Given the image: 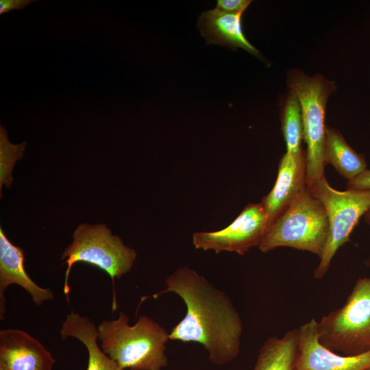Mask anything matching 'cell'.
<instances>
[{
	"mask_svg": "<svg viewBox=\"0 0 370 370\" xmlns=\"http://www.w3.org/2000/svg\"><path fill=\"white\" fill-rule=\"evenodd\" d=\"M370 352L344 356L323 346L319 340L318 322L312 319L298 328L297 370H365Z\"/></svg>",
	"mask_w": 370,
	"mask_h": 370,
	"instance_id": "9",
	"label": "cell"
},
{
	"mask_svg": "<svg viewBox=\"0 0 370 370\" xmlns=\"http://www.w3.org/2000/svg\"><path fill=\"white\" fill-rule=\"evenodd\" d=\"M60 332L63 340L73 337L86 347L88 354L86 370H123L98 345L97 328L86 316L72 311L62 323Z\"/></svg>",
	"mask_w": 370,
	"mask_h": 370,
	"instance_id": "14",
	"label": "cell"
},
{
	"mask_svg": "<svg viewBox=\"0 0 370 370\" xmlns=\"http://www.w3.org/2000/svg\"><path fill=\"white\" fill-rule=\"evenodd\" d=\"M324 161L348 180L354 178L367 168L365 156L358 153L346 142L339 131L326 127Z\"/></svg>",
	"mask_w": 370,
	"mask_h": 370,
	"instance_id": "16",
	"label": "cell"
},
{
	"mask_svg": "<svg viewBox=\"0 0 370 370\" xmlns=\"http://www.w3.org/2000/svg\"><path fill=\"white\" fill-rule=\"evenodd\" d=\"M288 84L297 95L301 109L304 140L306 144V184L310 186L324 177L325 109L336 86L320 74L312 77L299 70L288 75Z\"/></svg>",
	"mask_w": 370,
	"mask_h": 370,
	"instance_id": "4",
	"label": "cell"
},
{
	"mask_svg": "<svg viewBox=\"0 0 370 370\" xmlns=\"http://www.w3.org/2000/svg\"><path fill=\"white\" fill-rule=\"evenodd\" d=\"M347 187L350 190H370V169H367L358 176L348 180Z\"/></svg>",
	"mask_w": 370,
	"mask_h": 370,
	"instance_id": "20",
	"label": "cell"
},
{
	"mask_svg": "<svg viewBox=\"0 0 370 370\" xmlns=\"http://www.w3.org/2000/svg\"><path fill=\"white\" fill-rule=\"evenodd\" d=\"M319 342L344 356L370 352V276L360 278L339 308L318 322Z\"/></svg>",
	"mask_w": 370,
	"mask_h": 370,
	"instance_id": "5",
	"label": "cell"
},
{
	"mask_svg": "<svg viewBox=\"0 0 370 370\" xmlns=\"http://www.w3.org/2000/svg\"><path fill=\"white\" fill-rule=\"evenodd\" d=\"M54 363L50 352L27 332L0 331V370H52Z\"/></svg>",
	"mask_w": 370,
	"mask_h": 370,
	"instance_id": "11",
	"label": "cell"
},
{
	"mask_svg": "<svg viewBox=\"0 0 370 370\" xmlns=\"http://www.w3.org/2000/svg\"><path fill=\"white\" fill-rule=\"evenodd\" d=\"M282 131L286 152L299 154L304 151L302 149L304 130L301 106L296 93L291 89L288 92L283 110Z\"/></svg>",
	"mask_w": 370,
	"mask_h": 370,
	"instance_id": "17",
	"label": "cell"
},
{
	"mask_svg": "<svg viewBox=\"0 0 370 370\" xmlns=\"http://www.w3.org/2000/svg\"><path fill=\"white\" fill-rule=\"evenodd\" d=\"M27 142L14 145L8 139L3 126L0 125V193L2 197V187L9 188L12 182V171L17 160L23 157Z\"/></svg>",
	"mask_w": 370,
	"mask_h": 370,
	"instance_id": "18",
	"label": "cell"
},
{
	"mask_svg": "<svg viewBox=\"0 0 370 370\" xmlns=\"http://www.w3.org/2000/svg\"><path fill=\"white\" fill-rule=\"evenodd\" d=\"M23 250L12 244L0 227V319H4L5 312V291L16 284L25 289L38 306L53 299V293L49 288L39 286L28 275L25 269Z\"/></svg>",
	"mask_w": 370,
	"mask_h": 370,
	"instance_id": "12",
	"label": "cell"
},
{
	"mask_svg": "<svg viewBox=\"0 0 370 370\" xmlns=\"http://www.w3.org/2000/svg\"><path fill=\"white\" fill-rule=\"evenodd\" d=\"M365 222L370 225V209L364 215Z\"/></svg>",
	"mask_w": 370,
	"mask_h": 370,
	"instance_id": "22",
	"label": "cell"
},
{
	"mask_svg": "<svg viewBox=\"0 0 370 370\" xmlns=\"http://www.w3.org/2000/svg\"><path fill=\"white\" fill-rule=\"evenodd\" d=\"M306 188V152H286L280 160L275 184L260 201L267 217L268 228Z\"/></svg>",
	"mask_w": 370,
	"mask_h": 370,
	"instance_id": "10",
	"label": "cell"
},
{
	"mask_svg": "<svg viewBox=\"0 0 370 370\" xmlns=\"http://www.w3.org/2000/svg\"><path fill=\"white\" fill-rule=\"evenodd\" d=\"M308 192L318 199L326 211L329 232L314 277L321 279L328 271L338 249L347 242L360 219L370 209V190L333 188L325 177L306 186Z\"/></svg>",
	"mask_w": 370,
	"mask_h": 370,
	"instance_id": "7",
	"label": "cell"
},
{
	"mask_svg": "<svg viewBox=\"0 0 370 370\" xmlns=\"http://www.w3.org/2000/svg\"><path fill=\"white\" fill-rule=\"evenodd\" d=\"M101 348L125 370H162L169 364L165 353L169 333L146 315L129 324L123 312L113 320H103L97 327Z\"/></svg>",
	"mask_w": 370,
	"mask_h": 370,
	"instance_id": "2",
	"label": "cell"
},
{
	"mask_svg": "<svg viewBox=\"0 0 370 370\" xmlns=\"http://www.w3.org/2000/svg\"><path fill=\"white\" fill-rule=\"evenodd\" d=\"M268 230L266 213L260 202L249 203L226 227L214 232H195L193 244L197 249L245 254L259 247Z\"/></svg>",
	"mask_w": 370,
	"mask_h": 370,
	"instance_id": "8",
	"label": "cell"
},
{
	"mask_svg": "<svg viewBox=\"0 0 370 370\" xmlns=\"http://www.w3.org/2000/svg\"><path fill=\"white\" fill-rule=\"evenodd\" d=\"M365 264L366 267H370V256H369V258L365 261Z\"/></svg>",
	"mask_w": 370,
	"mask_h": 370,
	"instance_id": "23",
	"label": "cell"
},
{
	"mask_svg": "<svg viewBox=\"0 0 370 370\" xmlns=\"http://www.w3.org/2000/svg\"><path fill=\"white\" fill-rule=\"evenodd\" d=\"M365 370H370V367L367 368V369H365Z\"/></svg>",
	"mask_w": 370,
	"mask_h": 370,
	"instance_id": "24",
	"label": "cell"
},
{
	"mask_svg": "<svg viewBox=\"0 0 370 370\" xmlns=\"http://www.w3.org/2000/svg\"><path fill=\"white\" fill-rule=\"evenodd\" d=\"M34 0H1L0 14L10 12L13 10H23Z\"/></svg>",
	"mask_w": 370,
	"mask_h": 370,
	"instance_id": "21",
	"label": "cell"
},
{
	"mask_svg": "<svg viewBox=\"0 0 370 370\" xmlns=\"http://www.w3.org/2000/svg\"><path fill=\"white\" fill-rule=\"evenodd\" d=\"M136 251L112 234L105 224H80L73 234L72 243L64 249L61 260L67 264L63 292L69 301V279L77 262L88 263L103 270L110 277L113 288L115 278L129 273L136 259Z\"/></svg>",
	"mask_w": 370,
	"mask_h": 370,
	"instance_id": "6",
	"label": "cell"
},
{
	"mask_svg": "<svg viewBox=\"0 0 370 370\" xmlns=\"http://www.w3.org/2000/svg\"><path fill=\"white\" fill-rule=\"evenodd\" d=\"M251 0H218L216 8L230 14H243L251 4Z\"/></svg>",
	"mask_w": 370,
	"mask_h": 370,
	"instance_id": "19",
	"label": "cell"
},
{
	"mask_svg": "<svg viewBox=\"0 0 370 370\" xmlns=\"http://www.w3.org/2000/svg\"><path fill=\"white\" fill-rule=\"evenodd\" d=\"M166 288L151 296L166 293L177 295L186 307L184 318L169 333V340L201 344L210 361L222 366L240 352L242 321L230 297L204 276L188 267L175 270L165 280Z\"/></svg>",
	"mask_w": 370,
	"mask_h": 370,
	"instance_id": "1",
	"label": "cell"
},
{
	"mask_svg": "<svg viewBox=\"0 0 370 370\" xmlns=\"http://www.w3.org/2000/svg\"><path fill=\"white\" fill-rule=\"evenodd\" d=\"M298 328L270 337L259 350L253 370H297Z\"/></svg>",
	"mask_w": 370,
	"mask_h": 370,
	"instance_id": "15",
	"label": "cell"
},
{
	"mask_svg": "<svg viewBox=\"0 0 370 370\" xmlns=\"http://www.w3.org/2000/svg\"><path fill=\"white\" fill-rule=\"evenodd\" d=\"M328 232L324 206L306 188L268 228L258 247L262 252L280 247H293L309 251L320 258Z\"/></svg>",
	"mask_w": 370,
	"mask_h": 370,
	"instance_id": "3",
	"label": "cell"
},
{
	"mask_svg": "<svg viewBox=\"0 0 370 370\" xmlns=\"http://www.w3.org/2000/svg\"><path fill=\"white\" fill-rule=\"evenodd\" d=\"M243 14H230L217 8L202 12L197 27L208 45H219L232 49L242 48L260 57V51L247 40L242 28Z\"/></svg>",
	"mask_w": 370,
	"mask_h": 370,
	"instance_id": "13",
	"label": "cell"
}]
</instances>
